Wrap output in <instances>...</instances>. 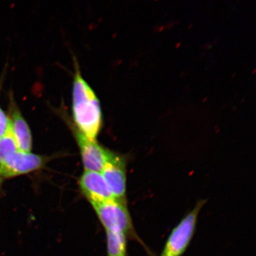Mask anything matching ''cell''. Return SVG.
Instances as JSON below:
<instances>
[{
	"label": "cell",
	"instance_id": "cell-1",
	"mask_svg": "<svg viewBox=\"0 0 256 256\" xmlns=\"http://www.w3.org/2000/svg\"><path fill=\"white\" fill-rule=\"evenodd\" d=\"M72 116L80 133L96 140L102 124L100 102L94 90L82 78L78 64L72 86Z\"/></svg>",
	"mask_w": 256,
	"mask_h": 256
},
{
	"label": "cell",
	"instance_id": "cell-2",
	"mask_svg": "<svg viewBox=\"0 0 256 256\" xmlns=\"http://www.w3.org/2000/svg\"><path fill=\"white\" fill-rule=\"evenodd\" d=\"M106 232H121L136 238L126 202L111 200L92 204Z\"/></svg>",
	"mask_w": 256,
	"mask_h": 256
},
{
	"label": "cell",
	"instance_id": "cell-3",
	"mask_svg": "<svg viewBox=\"0 0 256 256\" xmlns=\"http://www.w3.org/2000/svg\"><path fill=\"white\" fill-rule=\"evenodd\" d=\"M206 200H201L172 230L161 256H181L186 250L196 229L198 216Z\"/></svg>",
	"mask_w": 256,
	"mask_h": 256
},
{
	"label": "cell",
	"instance_id": "cell-4",
	"mask_svg": "<svg viewBox=\"0 0 256 256\" xmlns=\"http://www.w3.org/2000/svg\"><path fill=\"white\" fill-rule=\"evenodd\" d=\"M46 162L42 156L18 150L0 164V177L8 178L30 174L42 168Z\"/></svg>",
	"mask_w": 256,
	"mask_h": 256
},
{
	"label": "cell",
	"instance_id": "cell-5",
	"mask_svg": "<svg viewBox=\"0 0 256 256\" xmlns=\"http://www.w3.org/2000/svg\"><path fill=\"white\" fill-rule=\"evenodd\" d=\"M126 160L113 153L100 172L114 199L122 202H126Z\"/></svg>",
	"mask_w": 256,
	"mask_h": 256
},
{
	"label": "cell",
	"instance_id": "cell-6",
	"mask_svg": "<svg viewBox=\"0 0 256 256\" xmlns=\"http://www.w3.org/2000/svg\"><path fill=\"white\" fill-rule=\"evenodd\" d=\"M76 134L85 171L100 172L113 152L108 151L96 140L87 138L78 130Z\"/></svg>",
	"mask_w": 256,
	"mask_h": 256
},
{
	"label": "cell",
	"instance_id": "cell-7",
	"mask_svg": "<svg viewBox=\"0 0 256 256\" xmlns=\"http://www.w3.org/2000/svg\"><path fill=\"white\" fill-rule=\"evenodd\" d=\"M80 186L92 204L114 199L101 172L85 171L80 178Z\"/></svg>",
	"mask_w": 256,
	"mask_h": 256
},
{
	"label": "cell",
	"instance_id": "cell-8",
	"mask_svg": "<svg viewBox=\"0 0 256 256\" xmlns=\"http://www.w3.org/2000/svg\"><path fill=\"white\" fill-rule=\"evenodd\" d=\"M10 120L12 136H14L18 149L24 152H31L32 136L31 131L22 115L14 96L10 94L9 98Z\"/></svg>",
	"mask_w": 256,
	"mask_h": 256
},
{
	"label": "cell",
	"instance_id": "cell-9",
	"mask_svg": "<svg viewBox=\"0 0 256 256\" xmlns=\"http://www.w3.org/2000/svg\"><path fill=\"white\" fill-rule=\"evenodd\" d=\"M127 238L123 233L106 232L108 256H127Z\"/></svg>",
	"mask_w": 256,
	"mask_h": 256
},
{
	"label": "cell",
	"instance_id": "cell-10",
	"mask_svg": "<svg viewBox=\"0 0 256 256\" xmlns=\"http://www.w3.org/2000/svg\"><path fill=\"white\" fill-rule=\"evenodd\" d=\"M18 150L17 144L12 136L11 127L10 126L7 133L0 139V164Z\"/></svg>",
	"mask_w": 256,
	"mask_h": 256
},
{
	"label": "cell",
	"instance_id": "cell-11",
	"mask_svg": "<svg viewBox=\"0 0 256 256\" xmlns=\"http://www.w3.org/2000/svg\"><path fill=\"white\" fill-rule=\"evenodd\" d=\"M2 80L0 79V90L2 86ZM10 126V120L0 106V139L7 133Z\"/></svg>",
	"mask_w": 256,
	"mask_h": 256
},
{
	"label": "cell",
	"instance_id": "cell-12",
	"mask_svg": "<svg viewBox=\"0 0 256 256\" xmlns=\"http://www.w3.org/2000/svg\"><path fill=\"white\" fill-rule=\"evenodd\" d=\"M2 181V178L1 177H0V186H1Z\"/></svg>",
	"mask_w": 256,
	"mask_h": 256
}]
</instances>
